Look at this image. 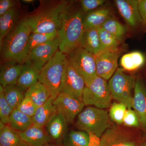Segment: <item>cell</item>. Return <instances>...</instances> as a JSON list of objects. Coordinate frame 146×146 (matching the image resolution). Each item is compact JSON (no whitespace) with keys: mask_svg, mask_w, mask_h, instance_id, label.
<instances>
[{"mask_svg":"<svg viewBox=\"0 0 146 146\" xmlns=\"http://www.w3.org/2000/svg\"><path fill=\"white\" fill-rule=\"evenodd\" d=\"M73 2L65 0L40 1L39 7L24 18L32 33H58L63 13Z\"/></svg>","mask_w":146,"mask_h":146,"instance_id":"1","label":"cell"},{"mask_svg":"<svg viewBox=\"0 0 146 146\" xmlns=\"http://www.w3.org/2000/svg\"><path fill=\"white\" fill-rule=\"evenodd\" d=\"M82 9L74 7V2L64 11L58 31V49L68 55L79 46L85 31Z\"/></svg>","mask_w":146,"mask_h":146,"instance_id":"2","label":"cell"},{"mask_svg":"<svg viewBox=\"0 0 146 146\" xmlns=\"http://www.w3.org/2000/svg\"><path fill=\"white\" fill-rule=\"evenodd\" d=\"M31 31L25 18L17 23L5 38L1 47L4 62L24 64L29 54L28 42Z\"/></svg>","mask_w":146,"mask_h":146,"instance_id":"3","label":"cell"},{"mask_svg":"<svg viewBox=\"0 0 146 146\" xmlns=\"http://www.w3.org/2000/svg\"><path fill=\"white\" fill-rule=\"evenodd\" d=\"M67 58V55L58 49L39 72L38 81L55 98L60 93Z\"/></svg>","mask_w":146,"mask_h":146,"instance_id":"4","label":"cell"},{"mask_svg":"<svg viewBox=\"0 0 146 146\" xmlns=\"http://www.w3.org/2000/svg\"><path fill=\"white\" fill-rule=\"evenodd\" d=\"M76 126L80 130L100 138L112 126L107 110L89 106L83 110L78 116Z\"/></svg>","mask_w":146,"mask_h":146,"instance_id":"5","label":"cell"},{"mask_svg":"<svg viewBox=\"0 0 146 146\" xmlns=\"http://www.w3.org/2000/svg\"><path fill=\"white\" fill-rule=\"evenodd\" d=\"M112 98L108 84L98 75L85 83L82 101L86 106L106 109L112 104Z\"/></svg>","mask_w":146,"mask_h":146,"instance_id":"6","label":"cell"},{"mask_svg":"<svg viewBox=\"0 0 146 146\" xmlns=\"http://www.w3.org/2000/svg\"><path fill=\"white\" fill-rule=\"evenodd\" d=\"M135 80L133 76L127 74L121 68H118L108 82L112 99L132 108Z\"/></svg>","mask_w":146,"mask_h":146,"instance_id":"7","label":"cell"},{"mask_svg":"<svg viewBox=\"0 0 146 146\" xmlns=\"http://www.w3.org/2000/svg\"><path fill=\"white\" fill-rule=\"evenodd\" d=\"M67 56L68 61L83 77L85 83L97 75L94 55L79 46Z\"/></svg>","mask_w":146,"mask_h":146,"instance_id":"8","label":"cell"},{"mask_svg":"<svg viewBox=\"0 0 146 146\" xmlns=\"http://www.w3.org/2000/svg\"><path fill=\"white\" fill-rule=\"evenodd\" d=\"M142 142L133 131L117 125L102 135L98 146H138Z\"/></svg>","mask_w":146,"mask_h":146,"instance_id":"9","label":"cell"},{"mask_svg":"<svg viewBox=\"0 0 146 146\" xmlns=\"http://www.w3.org/2000/svg\"><path fill=\"white\" fill-rule=\"evenodd\" d=\"M85 86L84 79L67 58L60 93L67 94L82 101Z\"/></svg>","mask_w":146,"mask_h":146,"instance_id":"10","label":"cell"},{"mask_svg":"<svg viewBox=\"0 0 146 146\" xmlns=\"http://www.w3.org/2000/svg\"><path fill=\"white\" fill-rule=\"evenodd\" d=\"M59 45L58 36L53 40L35 47L30 52L24 64L31 66L40 72L58 50Z\"/></svg>","mask_w":146,"mask_h":146,"instance_id":"11","label":"cell"},{"mask_svg":"<svg viewBox=\"0 0 146 146\" xmlns=\"http://www.w3.org/2000/svg\"><path fill=\"white\" fill-rule=\"evenodd\" d=\"M53 103L57 113L63 116L68 123L74 122L85 106L82 101L63 93H60Z\"/></svg>","mask_w":146,"mask_h":146,"instance_id":"12","label":"cell"},{"mask_svg":"<svg viewBox=\"0 0 146 146\" xmlns=\"http://www.w3.org/2000/svg\"><path fill=\"white\" fill-rule=\"evenodd\" d=\"M120 49L102 51L95 56L97 75L107 80L118 69V60L121 54Z\"/></svg>","mask_w":146,"mask_h":146,"instance_id":"13","label":"cell"},{"mask_svg":"<svg viewBox=\"0 0 146 146\" xmlns=\"http://www.w3.org/2000/svg\"><path fill=\"white\" fill-rule=\"evenodd\" d=\"M139 0H116L118 11L129 26L136 28L143 23L139 10Z\"/></svg>","mask_w":146,"mask_h":146,"instance_id":"14","label":"cell"},{"mask_svg":"<svg viewBox=\"0 0 146 146\" xmlns=\"http://www.w3.org/2000/svg\"><path fill=\"white\" fill-rule=\"evenodd\" d=\"M132 108L138 116L140 127L146 131V89L139 79L135 81Z\"/></svg>","mask_w":146,"mask_h":146,"instance_id":"15","label":"cell"},{"mask_svg":"<svg viewBox=\"0 0 146 146\" xmlns=\"http://www.w3.org/2000/svg\"><path fill=\"white\" fill-rule=\"evenodd\" d=\"M18 132L22 139L29 146H42L52 141L43 127L34 125L23 131Z\"/></svg>","mask_w":146,"mask_h":146,"instance_id":"16","label":"cell"},{"mask_svg":"<svg viewBox=\"0 0 146 146\" xmlns=\"http://www.w3.org/2000/svg\"><path fill=\"white\" fill-rule=\"evenodd\" d=\"M24 64L16 62H5L1 66L0 83L4 88L17 84Z\"/></svg>","mask_w":146,"mask_h":146,"instance_id":"17","label":"cell"},{"mask_svg":"<svg viewBox=\"0 0 146 146\" xmlns=\"http://www.w3.org/2000/svg\"><path fill=\"white\" fill-rule=\"evenodd\" d=\"M68 124L63 116L56 113L46 124V132L52 140L59 141L68 133Z\"/></svg>","mask_w":146,"mask_h":146,"instance_id":"18","label":"cell"},{"mask_svg":"<svg viewBox=\"0 0 146 146\" xmlns=\"http://www.w3.org/2000/svg\"><path fill=\"white\" fill-rule=\"evenodd\" d=\"M18 5L7 11L0 17V45L2 46L3 42L7 35L16 25L19 15Z\"/></svg>","mask_w":146,"mask_h":146,"instance_id":"19","label":"cell"},{"mask_svg":"<svg viewBox=\"0 0 146 146\" xmlns=\"http://www.w3.org/2000/svg\"><path fill=\"white\" fill-rule=\"evenodd\" d=\"M111 17L108 9H100L84 13L83 23L85 30L101 27Z\"/></svg>","mask_w":146,"mask_h":146,"instance_id":"20","label":"cell"},{"mask_svg":"<svg viewBox=\"0 0 146 146\" xmlns=\"http://www.w3.org/2000/svg\"><path fill=\"white\" fill-rule=\"evenodd\" d=\"M55 98L50 97L44 104L37 107L33 117V125L43 127L57 113L53 101Z\"/></svg>","mask_w":146,"mask_h":146,"instance_id":"21","label":"cell"},{"mask_svg":"<svg viewBox=\"0 0 146 146\" xmlns=\"http://www.w3.org/2000/svg\"><path fill=\"white\" fill-rule=\"evenodd\" d=\"M79 46L96 55L102 51L97 28L85 30Z\"/></svg>","mask_w":146,"mask_h":146,"instance_id":"22","label":"cell"},{"mask_svg":"<svg viewBox=\"0 0 146 146\" xmlns=\"http://www.w3.org/2000/svg\"><path fill=\"white\" fill-rule=\"evenodd\" d=\"M0 145L2 146H29L22 139L18 131L1 122Z\"/></svg>","mask_w":146,"mask_h":146,"instance_id":"23","label":"cell"},{"mask_svg":"<svg viewBox=\"0 0 146 146\" xmlns=\"http://www.w3.org/2000/svg\"><path fill=\"white\" fill-rule=\"evenodd\" d=\"M145 60V57L143 53L134 51L123 55L120 60V65L123 70L131 72L143 67Z\"/></svg>","mask_w":146,"mask_h":146,"instance_id":"24","label":"cell"},{"mask_svg":"<svg viewBox=\"0 0 146 146\" xmlns=\"http://www.w3.org/2000/svg\"><path fill=\"white\" fill-rule=\"evenodd\" d=\"M39 72L31 66L24 64L22 72L17 81V86L25 92L38 82Z\"/></svg>","mask_w":146,"mask_h":146,"instance_id":"25","label":"cell"},{"mask_svg":"<svg viewBox=\"0 0 146 146\" xmlns=\"http://www.w3.org/2000/svg\"><path fill=\"white\" fill-rule=\"evenodd\" d=\"M25 96L31 99L37 107L44 104L50 97L46 86L39 81L25 92Z\"/></svg>","mask_w":146,"mask_h":146,"instance_id":"26","label":"cell"},{"mask_svg":"<svg viewBox=\"0 0 146 146\" xmlns=\"http://www.w3.org/2000/svg\"><path fill=\"white\" fill-rule=\"evenodd\" d=\"M91 134L82 130H72L63 139L64 146H90Z\"/></svg>","mask_w":146,"mask_h":146,"instance_id":"27","label":"cell"},{"mask_svg":"<svg viewBox=\"0 0 146 146\" xmlns=\"http://www.w3.org/2000/svg\"><path fill=\"white\" fill-rule=\"evenodd\" d=\"M8 124L14 130L22 132L33 125V119L31 117L15 109L10 115Z\"/></svg>","mask_w":146,"mask_h":146,"instance_id":"28","label":"cell"},{"mask_svg":"<svg viewBox=\"0 0 146 146\" xmlns=\"http://www.w3.org/2000/svg\"><path fill=\"white\" fill-rule=\"evenodd\" d=\"M3 92L6 100L13 109L18 108L25 98V92L16 84L4 88Z\"/></svg>","mask_w":146,"mask_h":146,"instance_id":"29","label":"cell"},{"mask_svg":"<svg viewBox=\"0 0 146 146\" xmlns=\"http://www.w3.org/2000/svg\"><path fill=\"white\" fill-rule=\"evenodd\" d=\"M97 28L101 45L102 52L119 49V47L121 43L114 35L102 27H99Z\"/></svg>","mask_w":146,"mask_h":146,"instance_id":"30","label":"cell"},{"mask_svg":"<svg viewBox=\"0 0 146 146\" xmlns=\"http://www.w3.org/2000/svg\"><path fill=\"white\" fill-rule=\"evenodd\" d=\"M101 27L114 35L121 43L127 32V29L124 25L112 17L108 19Z\"/></svg>","mask_w":146,"mask_h":146,"instance_id":"31","label":"cell"},{"mask_svg":"<svg viewBox=\"0 0 146 146\" xmlns=\"http://www.w3.org/2000/svg\"><path fill=\"white\" fill-rule=\"evenodd\" d=\"M58 36V33L57 32L47 33H31L29 39V53L33 49L53 40Z\"/></svg>","mask_w":146,"mask_h":146,"instance_id":"32","label":"cell"},{"mask_svg":"<svg viewBox=\"0 0 146 146\" xmlns=\"http://www.w3.org/2000/svg\"><path fill=\"white\" fill-rule=\"evenodd\" d=\"M109 115L110 119L117 124L121 125L123 124V120L127 109L125 104L118 102H115L109 108Z\"/></svg>","mask_w":146,"mask_h":146,"instance_id":"33","label":"cell"},{"mask_svg":"<svg viewBox=\"0 0 146 146\" xmlns=\"http://www.w3.org/2000/svg\"><path fill=\"white\" fill-rule=\"evenodd\" d=\"M4 88L0 85V119L1 122L6 125L13 109L7 101L4 95Z\"/></svg>","mask_w":146,"mask_h":146,"instance_id":"34","label":"cell"},{"mask_svg":"<svg viewBox=\"0 0 146 146\" xmlns=\"http://www.w3.org/2000/svg\"><path fill=\"white\" fill-rule=\"evenodd\" d=\"M36 105L29 97H25L16 109L29 117H33L37 108Z\"/></svg>","mask_w":146,"mask_h":146,"instance_id":"35","label":"cell"},{"mask_svg":"<svg viewBox=\"0 0 146 146\" xmlns=\"http://www.w3.org/2000/svg\"><path fill=\"white\" fill-rule=\"evenodd\" d=\"M123 124L128 127H140L138 116L132 108H127L123 120Z\"/></svg>","mask_w":146,"mask_h":146,"instance_id":"36","label":"cell"},{"mask_svg":"<svg viewBox=\"0 0 146 146\" xmlns=\"http://www.w3.org/2000/svg\"><path fill=\"white\" fill-rule=\"evenodd\" d=\"M104 0H82L80 1L81 9L84 13L96 9L105 3Z\"/></svg>","mask_w":146,"mask_h":146,"instance_id":"37","label":"cell"},{"mask_svg":"<svg viewBox=\"0 0 146 146\" xmlns=\"http://www.w3.org/2000/svg\"><path fill=\"white\" fill-rule=\"evenodd\" d=\"M17 1L13 0H1L0 1V17L3 15L11 8L18 5Z\"/></svg>","mask_w":146,"mask_h":146,"instance_id":"38","label":"cell"},{"mask_svg":"<svg viewBox=\"0 0 146 146\" xmlns=\"http://www.w3.org/2000/svg\"><path fill=\"white\" fill-rule=\"evenodd\" d=\"M138 10L143 23L146 27V0H139Z\"/></svg>","mask_w":146,"mask_h":146,"instance_id":"39","label":"cell"},{"mask_svg":"<svg viewBox=\"0 0 146 146\" xmlns=\"http://www.w3.org/2000/svg\"><path fill=\"white\" fill-rule=\"evenodd\" d=\"M23 1L25 3H30L33 2L34 1L33 0H23Z\"/></svg>","mask_w":146,"mask_h":146,"instance_id":"40","label":"cell"},{"mask_svg":"<svg viewBox=\"0 0 146 146\" xmlns=\"http://www.w3.org/2000/svg\"><path fill=\"white\" fill-rule=\"evenodd\" d=\"M42 146H60V145H55V144H46V145H44Z\"/></svg>","mask_w":146,"mask_h":146,"instance_id":"41","label":"cell"},{"mask_svg":"<svg viewBox=\"0 0 146 146\" xmlns=\"http://www.w3.org/2000/svg\"><path fill=\"white\" fill-rule=\"evenodd\" d=\"M138 146H146V142L145 141L142 142Z\"/></svg>","mask_w":146,"mask_h":146,"instance_id":"42","label":"cell"},{"mask_svg":"<svg viewBox=\"0 0 146 146\" xmlns=\"http://www.w3.org/2000/svg\"><path fill=\"white\" fill-rule=\"evenodd\" d=\"M145 141L146 142V135L145 136Z\"/></svg>","mask_w":146,"mask_h":146,"instance_id":"43","label":"cell"},{"mask_svg":"<svg viewBox=\"0 0 146 146\" xmlns=\"http://www.w3.org/2000/svg\"><path fill=\"white\" fill-rule=\"evenodd\" d=\"M0 146H2L1 145H0Z\"/></svg>","mask_w":146,"mask_h":146,"instance_id":"44","label":"cell"}]
</instances>
